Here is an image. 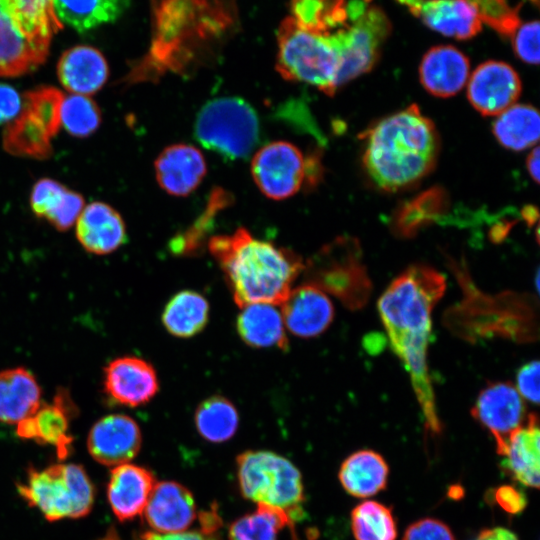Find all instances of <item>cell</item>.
Returning a JSON list of instances; mask_svg holds the SVG:
<instances>
[{"label": "cell", "instance_id": "6da1fadb", "mask_svg": "<svg viewBox=\"0 0 540 540\" xmlns=\"http://www.w3.org/2000/svg\"><path fill=\"white\" fill-rule=\"evenodd\" d=\"M151 41L126 83L186 73L212 59L240 28L236 0H150Z\"/></svg>", "mask_w": 540, "mask_h": 540}, {"label": "cell", "instance_id": "7a4b0ae2", "mask_svg": "<svg viewBox=\"0 0 540 540\" xmlns=\"http://www.w3.org/2000/svg\"><path fill=\"white\" fill-rule=\"evenodd\" d=\"M446 289L445 277L432 267L413 265L398 275L378 300L390 346L407 371L426 429L441 431L428 367L432 311Z\"/></svg>", "mask_w": 540, "mask_h": 540}, {"label": "cell", "instance_id": "3957f363", "mask_svg": "<svg viewBox=\"0 0 540 540\" xmlns=\"http://www.w3.org/2000/svg\"><path fill=\"white\" fill-rule=\"evenodd\" d=\"M207 246L239 307L281 305L305 266L296 253L257 239L245 228L213 236Z\"/></svg>", "mask_w": 540, "mask_h": 540}, {"label": "cell", "instance_id": "277c9868", "mask_svg": "<svg viewBox=\"0 0 540 540\" xmlns=\"http://www.w3.org/2000/svg\"><path fill=\"white\" fill-rule=\"evenodd\" d=\"M364 139V168L387 191L406 188L426 176L439 151L435 126L416 105L383 118Z\"/></svg>", "mask_w": 540, "mask_h": 540}, {"label": "cell", "instance_id": "5b68a950", "mask_svg": "<svg viewBox=\"0 0 540 540\" xmlns=\"http://www.w3.org/2000/svg\"><path fill=\"white\" fill-rule=\"evenodd\" d=\"M63 27L52 0H0V76L30 73L46 60Z\"/></svg>", "mask_w": 540, "mask_h": 540}, {"label": "cell", "instance_id": "8992f818", "mask_svg": "<svg viewBox=\"0 0 540 540\" xmlns=\"http://www.w3.org/2000/svg\"><path fill=\"white\" fill-rule=\"evenodd\" d=\"M276 71L288 81L313 85L328 95L339 86L340 59L328 33L300 27L285 17L277 33Z\"/></svg>", "mask_w": 540, "mask_h": 540}, {"label": "cell", "instance_id": "52a82bcc", "mask_svg": "<svg viewBox=\"0 0 540 540\" xmlns=\"http://www.w3.org/2000/svg\"><path fill=\"white\" fill-rule=\"evenodd\" d=\"M237 477L244 498L284 511L293 522L303 514L302 476L288 459L271 451L250 450L237 456Z\"/></svg>", "mask_w": 540, "mask_h": 540}, {"label": "cell", "instance_id": "ba28073f", "mask_svg": "<svg viewBox=\"0 0 540 540\" xmlns=\"http://www.w3.org/2000/svg\"><path fill=\"white\" fill-rule=\"evenodd\" d=\"M20 496L50 521L79 518L93 505V485L77 464H54L43 470L30 469L18 485Z\"/></svg>", "mask_w": 540, "mask_h": 540}, {"label": "cell", "instance_id": "9c48e42d", "mask_svg": "<svg viewBox=\"0 0 540 540\" xmlns=\"http://www.w3.org/2000/svg\"><path fill=\"white\" fill-rule=\"evenodd\" d=\"M194 132L205 148L229 160L243 159L258 143L259 119L245 100L220 97L208 101L200 109Z\"/></svg>", "mask_w": 540, "mask_h": 540}, {"label": "cell", "instance_id": "30bf717a", "mask_svg": "<svg viewBox=\"0 0 540 540\" xmlns=\"http://www.w3.org/2000/svg\"><path fill=\"white\" fill-rule=\"evenodd\" d=\"M367 0L348 1V22L329 32L340 59L339 86L370 71L391 32L385 12Z\"/></svg>", "mask_w": 540, "mask_h": 540}, {"label": "cell", "instance_id": "8fae6325", "mask_svg": "<svg viewBox=\"0 0 540 540\" xmlns=\"http://www.w3.org/2000/svg\"><path fill=\"white\" fill-rule=\"evenodd\" d=\"M303 271L305 283L332 294L348 309L362 308L370 297L372 283L353 238H339L325 246Z\"/></svg>", "mask_w": 540, "mask_h": 540}, {"label": "cell", "instance_id": "7c38bea8", "mask_svg": "<svg viewBox=\"0 0 540 540\" xmlns=\"http://www.w3.org/2000/svg\"><path fill=\"white\" fill-rule=\"evenodd\" d=\"M63 98V93L51 86L26 92L18 115L4 130V149L20 157L46 159L51 156V141L61 125Z\"/></svg>", "mask_w": 540, "mask_h": 540}, {"label": "cell", "instance_id": "4fadbf2b", "mask_svg": "<svg viewBox=\"0 0 540 540\" xmlns=\"http://www.w3.org/2000/svg\"><path fill=\"white\" fill-rule=\"evenodd\" d=\"M251 174L268 198L283 200L317 177L316 159L308 160L294 144L274 141L259 149L251 162Z\"/></svg>", "mask_w": 540, "mask_h": 540}, {"label": "cell", "instance_id": "5bb4252c", "mask_svg": "<svg viewBox=\"0 0 540 540\" xmlns=\"http://www.w3.org/2000/svg\"><path fill=\"white\" fill-rule=\"evenodd\" d=\"M471 414L493 436L498 454L528 418L524 399L510 382L488 384L479 393Z\"/></svg>", "mask_w": 540, "mask_h": 540}, {"label": "cell", "instance_id": "9a60e30c", "mask_svg": "<svg viewBox=\"0 0 540 540\" xmlns=\"http://www.w3.org/2000/svg\"><path fill=\"white\" fill-rule=\"evenodd\" d=\"M521 93V80L509 64L489 60L469 76L467 97L482 115L495 116L514 105Z\"/></svg>", "mask_w": 540, "mask_h": 540}, {"label": "cell", "instance_id": "2e32d148", "mask_svg": "<svg viewBox=\"0 0 540 540\" xmlns=\"http://www.w3.org/2000/svg\"><path fill=\"white\" fill-rule=\"evenodd\" d=\"M141 443L138 424L123 414H111L99 419L87 438L91 456L106 466L128 463L138 454Z\"/></svg>", "mask_w": 540, "mask_h": 540}, {"label": "cell", "instance_id": "e0dca14e", "mask_svg": "<svg viewBox=\"0 0 540 540\" xmlns=\"http://www.w3.org/2000/svg\"><path fill=\"white\" fill-rule=\"evenodd\" d=\"M104 390L116 404L136 407L148 403L158 392L153 366L134 356L119 357L104 370Z\"/></svg>", "mask_w": 540, "mask_h": 540}, {"label": "cell", "instance_id": "ac0fdd59", "mask_svg": "<svg viewBox=\"0 0 540 540\" xmlns=\"http://www.w3.org/2000/svg\"><path fill=\"white\" fill-rule=\"evenodd\" d=\"M281 307L284 325L301 338L320 335L334 318V307L328 295L309 283L291 289Z\"/></svg>", "mask_w": 540, "mask_h": 540}, {"label": "cell", "instance_id": "d6986e66", "mask_svg": "<svg viewBox=\"0 0 540 540\" xmlns=\"http://www.w3.org/2000/svg\"><path fill=\"white\" fill-rule=\"evenodd\" d=\"M430 29L447 37L466 40L482 28L475 9L463 0H396Z\"/></svg>", "mask_w": 540, "mask_h": 540}, {"label": "cell", "instance_id": "ffe728a7", "mask_svg": "<svg viewBox=\"0 0 540 540\" xmlns=\"http://www.w3.org/2000/svg\"><path fill=\"white\" fill-rule=\"evenodd\" d=\"M147 524L158 533L185 531L196 517L191 492L174 481L156 483L144 508Z\"/></svg>", "mask_w": 540, "mask_h": 540}, {"label": "cell", "instance_id": "44dd1931", "mask_svg": "<svg viewBox=\"0 0 540 540\" xmlns=\"http://www.w3.org/2000/svg\"><path fill=\"white\" fill-rule=\"evenodd\" d=\"M155 175L160 187L173 196H187L203 180L207 168L200 150L189 144L166 147L155 161Z\"/></svg>", "mask_w": 540, "mask_h": 540}, {"label": "cell", "instance_id": "7402d4cb", "mask_svg": "<svg viewBox=\"0 0 540 540\" xmlns=\"http://www.w3.org/2000/svg\"><path fill=\"white\" fill-rule=\"evenodd\" d=\"M470 76L467 56L451 45H438L423 56L419 77L423 87L437 97L457 94Z\"/></svg>", "mask_w": 540, "mask_h": 540}, {"label": "cell", "instance_id": "603a6c76", "mask_svg": "<svg viewBox=\"0 0 540 540\" xmlns=\"http://www.w3.org/2000/svg\"><path fill=\"white\" fill-rule=\"evenodd\" d=\"M76 237L87 252L105 255L124 244L126 227L113 207L96 201L81 211L76 221Z\"/></svg>", "mask_w": 540, "mask_h": 540}, {"label": "cell", "instance_id": "cb8c5ba5", "mask_svg": "<svg viewBox=\"0 0 540 540\" xmlns=\"http://www.w3.org/2000/svg\"><path fill=\"white\" fill-rule=\"evenodd\" d=\"M499 455L502 468L515 481L527 487H539L540 431L535 414H529L526 422L510 435Z\"/></svg>", "mask_w": 540, "mask_h": 540}, {"label": "cell", "instance_id": "d4e9b609", "mask_svg": "<svg viewBox=\"0 0 540 540\" xmlns=\"http://www.w3.org/2000/svg\"><path fill=\"white\" fill-rule=\"evenodd\" d=\"M61 85L72 94L90 96L106 83L109 68L103 54L88 45H78L66 50L57 64Z\"/></svg>", "mask_w": 540, "mask_h": 540}, {"label": "cell", "instance_id": "484cf974", "mask_svg": "<svg viewBox=\"0 0 540 540\" xmlns=\"http://www.w3.org/2000/svg\"><path fill=\"white\" fill-rule=\"evenodd\" d=\"M156 484L153 474L134 464H121L111 471L108 500L120 521L130 520L143 513Z\"/></svg>", "mask_w": 540, "mask_h": 540}, {"label": "cell", "instance_id": "4316f807", "mask_svg": "<svg viewBox=\"0 0 540 540\" xmlns=\"http://www.w3.org/2000/svg\"><path fill=\"white\" fill-rule=\"evenodd\" d=\"M29 201L35 216L45 218L58 231L70 229L85 206L80 193L50 178L34 184Z\"/></svg>", "mask_w": 540, "mask_h": 540}, {"label": "cell", "instance_id": "83f0119b", "mask_svg": "<svg viewBox=\"0 0 540 540\" xmlns=\"http://www.w3.org/2000/svg\"><path fill=\"white\" fill-rule=\"evenodd\" d=\"M41 389L35 376L23 367L0 372V422L17 424L39 408Z\"/></svg>", "mask_w": 540, "mask_h": 540}, {"label": "cell", "instance_id": "f1b7e54d", "mask_svg": "<svg viewBox=\"0 0 540 540\" xmlns=\"http://www.w3.org/2000/svg\"><path fill=\"white\" fill-rule=\"evenodd\" d=\"M236 327L241 339L250 347L288 348L281 311L273 304L253 303L242 307Z\"/></svg>", "mask_w": 540, "mask_h": 540}, {"label": "cell", "instance_id": "f546056e", "mask_svg": "<svg viewBox=\"0 0 540 540\" xmlns=\"http://www.w3.org/2000/svg\"><path fill=\"white\" fill-rule=\"evenodd\" d=\"M389 467L385 459L373 450H359L341 464L339 480L345 491L357 498H368L384 490Z\"/></svg>", "mask_w": 540, "mask_h": 540}, {"label": "cell", "instance_id": "4dcf8cb0", "mask_svg": "<svg viewBox=\"0 0 540 540\" xmlns=\"http://www.w3.org/2000/svg\"><path fill=\"white\" fill-rule=\"evenodd\" d=\"M52 4L60 22L82 33L115 21L129 0H52Z\"/></svg>", "mask_w": 540, "mask_h": 540}, {"label": "cell", "instance_id": "1f68e13d", "mask_svg": "<svg viewBox=\"0 0 540 540\" xmlns=\"http://www.w3.org/2000/svg\"><path fill=\"white\" fill-rule=\"evenodd\" d=\"M209 317V304L199 293L185 290L176 293L166 304L162 322L173 336L189 338L203 330Z\"/></svg>", "mask_w": 540, "mask_h": 540}, {"label": "cell", "instance_id": "d6a6232c", "mask_svg": "<svg viewBox=\"0 0 540 540\" xmlns=\"http://www.w3.org/2000/svg\"><path fill=\"white\" fill-rule=\"evenodd\" d=\"M538 111L524 104L512 105L493 123V134L505 148L520 151L533 146L539 139Z\"/></svg>", "mask_w": 540, "mask_h": 540}, {"label": "cell", "instance_id": "836d02e7", "mask_svg": "<svg viewBox=\"0 0 540 540\" xmlns=\"http://www.w3.org/2000/svg\"><path fill=\"white\" fill-rule=\"evenodd\" d=\"M448 207L444 189L433 187L405 202L395 213L393 228L402 237H412L436 220Z\"/></svg>", "mask_w": 540, "mask_h": 540}, {"label": "cell", "instance_id": "e575fe53", "mask_svg": "<svg viewBox=\"0 0 540 540\" xmlns=\"http://www.w3.org/2000/svg\"><path fill=\"white\" fill-rule=\"evenodd\" d=\"M62 394L55 398L54 404L40 405L32 415L34 422L33 440L41 444L54 445L59 457H66L71 445L68 434L69 416L73 412L72 404H67Z\"/></svg>", "mask_w": 540, "mask_h": 540}, {"label": "cell", "instance_id": "d590c367", "mask_svg": "<svg viewBox=\"0 0 540 540\" xmlns=\"http://www.w3.org/2000/svg\"><path fill=\"white\" fill-rule=\"evenodd\" d=\"M348 0H289L290 17L302 28L328 33L348 20Z\"/></svg>", "mask_w": 540, "mask_h": 540}, {"label": "cell", "instance_id": "8d00e7d4", "mask_svg": "<svg viewBox=\"0 0 540 540\" xmlns=\"http://www.w3.org/2000/svg\"><path fill=\"white\" fill-rule=\"evenodd\" d=\"M239 423L238 412L231 401L219 395L202 401L195 412L198 433L207 441L221 443L229 440Z\"/></svg>", "mask_w": 540, "mask_h": 540}, {"label": "cell", "instance_id": "74e56055", "mask_svg": "<svg viewBox=\"0 0 540 540\" xmlns=\"http://www.w3.org/2000/svg\"><path fill=\"white\" fill-rule=\"evenodd\" d=\"M351 529L356 540L397 538V525L391 509L373 500L363 501L352 510Z\"/></svg>", "mask_w": 540, "mask_h": 540}, {"label": "cell", "instance_id": "f35d334b", "mask_svg": "<svg viewBox=\"0 0 540 540\" xmlns=\"http://www.w3.org/2000/svg\"><path fill=\"white\" fill-rule=\"evenodd\" d=\"M255 512L235 520L229 528V540H277L279 531L292 521L288 515L265 504Z\"/></svg>", "mask_w": 540, "mask_h": 540}, {"label": "cell", "instance_id": "ab89813d", "mask_svg": "<svg viewBox=\"0 0 540 540\" xmlns=\"http://www.w3.org/2000/svg\"><path fill=\"white\" fill-rule=\"evenodd\" d=\"M60 120L61 125L70 135L86 138L99 128L101 111L90 96L71 94L63 98Z\"/></svg>", "mask_w": 540, "mask_h": 540}, {"label": "cell", "instance_id": "60d3db41", "mask_svg": "<svg viewBox=\"0 0 540 540\" xmlns=\"http://www.w3.org/2000/svg\"><path fill=\"white\" fill-rule=\"evenodd\" d=\"M517 57L528 64L539 63V22L533 20L520 24L511 35Z\"/></svg>", "mask_w": 540, "mask_h": 540}, {"label": "cell", "instance_id": "b9f144b4", "mask_svg": "<svg viewBox=\"0 0 540 540\" xmlns=\"http://www.w3.org/2000/svg\"><path fill=\"white\" fill-rule=\"evenodd\" d=\"M402 540H456L451 529L435 518H422L406 529Z\"/></svg>", "mask_w": 540, "mask_h": 540}, {"label": "cell", "instance_id": "7bdbcfd3", "mask_svg": "<svg viewBox=\"0 0 540 540\" xmlns=\"http://www.w3.org/2000/svg\"><path fill=\"white\" fill-rule=\"evenodd\" d=\"M539 362L522 365L516 374V389L520 396L531 403H539Z\"/></svg>", "mask_w": 540, "mask_h": 540}, {"label": "cell", "instance_id": "ee69618b", "mask_svg": "<svg viewBox=\"0 0 540 540\" xmlns=\"http://www.w3.org/2000/svg\"><path fill=\"white\" fill-rule=\"evenodd\" d=\"M493 500L510 514L522 512L527 504L525 494L513 485H502L494 490Z\"/></svg>", "mask_w": 540, "mask_h": 540}, {"label": "cell", "instance_id": "f6af8a7d", "mask_svg": "<svg viewBox=\"0 0 540 540\" xmlns=\"http://www.w3.org/2000/svg\"><path fill=\"white\" fill-rule=\"evenodd\" d=\"M22 97L11 86L0 83V124L9 123L19 113Z\"/></svg>", "mask_w": 540, "mask_h": 540}, {"label": "cell", "instance_id": "bcb514c9", "mask_svg": "<svg viewBox=\"0 0 540 540\" xmlns=\"http://www.w3.org/2000/svg\"><path fill=\"white\" fill-rule=\"evenodd\" d=\"M143 540H211L204 533L189 531L178 533H147Z\"/></svg>", "mask_w": 540, "mask_h": 540}, {"label": "cell", "instance_id": "7dc6e473", "mask_svg": "<svg viewBox=\"0 0 540 540\" xmlns=\"http://www.w3.org/2000/svg\"><path fill=\"white\" fill-rule=\"evenodd\" d=\"M473 540H519L517 535L504 527H493L481 530Z\"/></svg>", "mask_w": 540, "mask_h": 540}, {"label": "cell", "instance_id": "c3c4849f", "mask_svg": "<svg viewBox=\"0 0 540 540\" xmlns=\"http://www.w3.org/2000/svg\"><path fill=\"white\" fill-rule=\"evenodd\" d=\"M539 148L535 147L527 158V170L532 179L537 183L539 181Z\"/></svg>", "mask_w": 540, "mask_h": 540}, {"label": "cell", "instance_id": "681fc988", "mask_svg": "<svg viewBox=\"0 0 540 540\" xmlns=\"http://www.w3.org/2000/svg\"><path fill=\"white\" fill-rule=\"evenodd\" d=\"M100 540H119V539L117 538L116 533L112 531V532L107 533L106 536Z\"/></svg>", "mask_w": 540, "mask_h": 540}]
</instances>
